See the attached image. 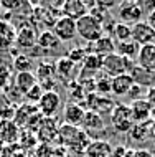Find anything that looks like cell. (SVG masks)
I'll list each match as a JSON object with an SVG mask.
<instances>
[{
	"label": "cell",
	"instance_id": "18",
	"mask_svg": "<svg viewBox=\"0 0 155 157\" xmlns=\"http://www.w3.org/2000/svg\"><path fill=\"white\" fill-rule=\"evenodd\" d=\"M76 66L78 65H74L68 56H61L54 63V71H56V76L61 79H73L76 75Z\"/></svg>",
	"mask_w": 155,
	"mask_h": 157
},
{
	"label": "cell",
	"instance_id": "22",
	"mask_svg": "<svg viewBox=\"0 0 155 157\" xmlns=\"http://www.w3.org/2000/svg\"><path fill=\"white\" fill-rule=\"evenodd\" d=\"M61 41L58 40L56 36H54V33L53 32H41L38 38H36V46L41 50H45V52H53V50H56L58 46H60Z\"/></svg>",
	"mask_w": 155,
	"mask_h": 157
},
{
	"label": "cell",
	"instance_id": "28",
	"mask_svg": "<svg viewBox=\"0 0 155 157\" xmlns=\"http://www.w3.org/2000/svg\"><path fill=\"white\" fill-rule=\"evenodd\" d=\"M81 66H83V73H84V71L91 73V71L102 70V58L98 56V55H94V53H87L84 61L81 63Z\"/></svg>",
	"mask_w": 155,
	"mask_h": 157
},
{
	"label": "cell",
	"instance_id": "10",
	"mask_svg": "<svg viewBox=\"0 0 155 157\" xmlns=\"http://www.w3.org/2000/svg\"><path fill=\"white\" fill-rule=\"evenodd\" d=\"M20 132H22L20 127L13 121H8V119L0 121V144L3 147L12 146V144H18Z\"/></svg>",
	"mask_w": 155,
	"mask_h": 157
},
{
	"label": "cell",
	"instance_id": "9",
	"mask_svg": "<svg viewBox=\"0 0 155 157\" xmlns=\"http://www.w3.org/2000/svg\"><path fill=\"white\" fill-rule=\"evenodd\" d=\"M142 8L139 7V3L137 2H125L120 5L119 8V18L120 22L125 23V25H135L142 22Z\"/></svg>",
	"mask_w": 155,
	"mask_h": 157
},
{
	"label": "cell",
	"instance_id": "39",
	"mask_svg": "<svg viewBox=\"0 0 155 157\" xmlns=\"http://www.w3.org/2000/svg\"><path fill=\"white\" fill-rule=\"evenodd\" d=\"M2 149H3V146H2V144H0V154H2Z\"/></svg>",
	"mask_w": 155,
	"mask_h": 157
},
{
	"label": "cell",
	"instance_id": "15",
	"mask_svg": "<svg viewBox=\"0 0 155 157\" xmlns=\"http://www.w3.org/2000/svg\"><path fill=\"white\" fill-rule=\"evenodd\" d=\"M61 13L63 17H68V18L76 22L87 13V5L81 0H68V2L61 3Z\"/></svg>",
	"mask_w": 155,
	"mask_h": 157
},
{
	"label": "cell",
	"instance_id": "17",
	"mask_svg": "<svg viewBox=\"0 0 155 157\" xmlns=\"http://www.w3.org/2000/svg\"><path fill=\"white\" fill-rule=\"evenodd\" d=\"M36 38L38 35H36L35 28L28 27V25L15 32V43L20 48H33L36 45Z\"/></svg>",
	"mask_w": 155,
	"mask_h": 157
},
{
	"label": "cell",
	"instance_id": "6",
	"mask_svg": "<svg viewBox=\"0 0 155 157\" xmlns=\"http://www.w3.org/2000/svg\"><path fill=\"white\" fill-rule=\"evenodd\" d=\"M84 101L87 103V111H93V113H98V114H106V113H111L114 109V101L109 99L107 96H99L96 93H91L84 98Z\"/></svg>",
	"mask_w": 155,
	"mask_h": 157
},
{
	"label": "cell",
	"instance_id": "41",
	"mask_svg": "<svg viewBox=\"0 0 155 157\" xmlns=\"http://www.w3.org/2000/svg\"><path fill=\"white\" fill-rule=\"evenodd\" d=\"M0 121H2V119H0Z\"/></svg>",
	"mask_w": 155,
	"mask_h": 157
},
{
	"label": "cell",
	"instance_id": "4",
	"mask_svg": "<svg viewBox=\"0 0 155 157\" xmlns=\"http://www.w3.org/2000/svg\"><path fill=\"white\" fill-rule=\"evenodd\" d=\"M36 108L43 117H54V114L61 108V96L56 91H45Z\"/></svg>",
	"mask_w": 155,
	"mask_h": 157
},
{
	"label": "cell",
	"instance_id": "31",
	"mask_svg": "<svg viewBox=\"0 0 155 157\" xmlns=\"http://www.w3.org/2000/svg\"><path fill=\"white\" fill-rule=\"evenodd\" d=\"M0 157H27V154H25V151L18 146V144H12V146L3 147Z\"/></svg>",
	"mask_w": 155,
	"mask_h": 157
},
{
	"label": "cell",
	"instance_id": "34",
	"mask_svg": "<svg viewBox=\"0 0 155 157\" xmlns=\"http://www.w3.org/2000/svg\"><path fill=\"white\" fill-rule=\"evenodd\" d=\"M125 157H155V155L147 149H127Z\"/></svg>",
	"mask_w": 155,
	"mask_h": 157
},
{
	"label": "cell",
	"instance_id": "35",
	"mask_svg": "<svg viewBox=\"0 0 155 157\" xmlns=\"http://www.w3.org/2000/svg\"><path fill=\"white\" fill-rule=\"evenodd\" d=\"M145 101L149 103V106L152 108V113H153V117H155V86H149L147 93H145Z\"/></svg>",
	"mask_w": 155,
	"mask_h": 157
},
{
	"label": "cell",
	"instance_id": "23",
	"mask_svg": "<svg viewBox=\"0 0 155 157\" xmlns=\"http://www.w3.org/2000/svg\"><path fill=\"white\" fill-rule=\"evenodd\" d=\"M139 52H140V46L137 45L134 40H127V41L116 43V53L120 55V56H124V58H127V60H134V58H137Z\"/></svg>",
	"mask_w": 155,
	"mask_h": 157
},
{
	"label": "cell",
	"instance_id": "30",
	"mask_svg": "<svg viewBox=\"0 0 155 157\" xmlns=\"http://www.w3.org/2000/svg\"><path fill=\"white\" fill-rule=\"evenodd\" d=\"M43 93H45V91H43V88H41L40 84L36 83L35 86H33L30 91L25 93L23 96H25V99H27V103H28V104H35V106H36V104H38V101L41 99V96H43Z\"/></svg>",
	"mask_w": 155,
	"mask_h": 157
},
{
	"label": "cell",
	"instance_id": "3",
	"mask_svg": "<svg viewBox=\"0 0 155 157\" xmlns=\"http://www.w3.org/2000/svg\"><path fill=\"white\" fill-rule=\"evenodd\" d=\"M132 60L120 56L117 53H112L109 56L102 58V70L107 78H116L119 75H125L127 70H132Z\"/></svg>",
	"mask_w": 155,
	"mask_h": 157
},
{
	"label": "cell",
	"instance_id": "13",
	"mask_svg": "<svg viewBox=\"0 0 155 157\" xmlns=\"http://www.w3.org/2000/svg\"><path fill=\"white\" fill-rule=\"evenodd\" d=\"M139 68L155 76V43L140 46V52L137 55Z\"/></svg>",
	"mask_w": 155,
	"mask_h": 157
},
{
	"label": "cell",
	"instance_id": "40",
	"mask_svg": "<svg viewBox=\"0 0 155 157\" xmlns=\"http://www.w3.org/2000/svg\"><path fill=\"white\" fill-rule=\"evenodd\" d=\"M0 13H2V5H0Z\"/></svg>",
	"mask_w": 155,
	"mask_h": 157
},
{
	"label": "cell",
	"instance_id": "20",
	"mask_svg": "<svg viewBox=\"0 0 155 157\" xmlns=\"http://www.w3.org/2000/svg\"><path fill=\"white\" fill-rule=\"evenodd\" d=\"M129 137L135 144L145 142L150 137V121L149 122H134L132 129L129 131Z\"/></svg>",
	"mask_w": 155,
	"mask_h": 157
},
{
	"label": "cell",
	"instance_id": "7",
	"mask_svg": "<svg viewBox=\"0 0 155 157\" xmlns=\"http://www.w3.org/2000/svg\"><path fill=\"white\" fill-rule=\"evenodd\" d=\"M132 40L139 46L152 45L155 40V28H152L147 22H139L132 25Z\"/></svg>",
	"mask_w": 155,
	"mask_h": 157
},
{
	"label": "cell",
	"instance_id": "16",
	"mask_svg": "<svg viewBox=\"0 0 155 157\" xmlns=\"http://www.w3.org/2000/svg\"><path fill=\"white\" fill-rule=\"evenodd\" d=\"M134 84L135 81L129 73L119 75L116 78H111V93H114L116 96H127V93L131 91Z\"/></svg>",
	"mask_w": 155,
	"mask_h": 157
},
{
	"label": "cell",
	"instance_id": "24",
	"mask_svg": "<svg viewBox=\"0 0 155 157\" xmlns=\"http://www.w3.org/2000/svg\"><path fill=\"white\" fill-rule=\"evenodd\" d=\"M83 126H84V129H86L84 131L86 134H91V132H94V131H101V129H104L102 116L98 113H93V111H86Z\"/></svg>",
	"mask_w": 155,
	"mask_h": 157
},
{
	"label": "cell",
	"instance_id": "37",
	"mask_svg": "<svg viewBox=\"0 0 155 157\" xmlns=\"http://www.w3.org/2000/svg\"><path fill=\"white\" fill-rule=\"evenodd\" d=\"M147 23H149V25H150V27H152V28H155V10H153V12H150V13H149Z\"/></svg>",
	"mask_w": 155,
	"mask_h": 157
},
{
	"label": "cell",
	"instance_id": "33",
	"mask_svg": "<svg viewBox=\"0 0 155 157\" xmlns=\"http://www.w3.org/2000/svg\"><path fill=\"white\" fill-rule=\"evenodd\" d=\"M111 93V78H102V79H96V94L99 96H106Z\"/></svg>",
	"mask_w": 155,
	"mask_h": 157
},
{
	"label": "cell",
	"instance_id": "26",
	"mask_svg": "<svg viewBox=\"0 0 155 157\" xmlns=\"http://www.w3.org/2000/svg\"><path fill=\"white\" fill-rule=\"evenodd\" d=\"M112 40H117V43L120 41H127V40H132V27L131 25H125L122 22L116 23L114 28H112Z\"/></svg>",
	"mask_w": 155,
	"mask_h": 157
},
{
	"label": "cell",
	"instance_id": "2",
	"mask_svg": "<svg viewBox=\"0 0 155 157\" xmlns=\"http://www.w3.org/2000/svg\"><path fill=\"white\" fill-rule=\"evenodd\" d=\"M111 124L114 127V131H117L120 134H127L132 129L134 119H132L129 104L119 103L114 106V109L111 111Z\"/></svg>",
	"mask_w": 155,
	"mask_h": 157
},
{
	"label": "cell",
	"instance_id": "1",
	"mask_svg": "<svg viewBox=\"0 0 155 157\" xmlns=\"http://www.w3.org/2000/svg\"><path fill=\"white\" fill-rule=\"evenodd\" d=\"M76 33L87 43H94L101 36H104V25L93 15L86 13L84 17L76 20Z\"/></svg>",
	"mask_w": 155,
	"mask_h": 157
},
{
	"label": "cell",
	"instance_id": "25",
	"mask_svg": "<svg viewBox=\"0 0 155 157\" xmlns=\"http://www.w3.org/2000/svg\"><path fill=\"white\" fill-rule=\"evenodd\" d=\"M15 41V30L10 23L0 18V50H7Z\"/></svg>",
	"mask_w": 155,
	"mask_h": 157
},
{
	"label": "cell",
	"instance_id": "14",
	"mask_svg": "<svg viewBox=\"0 0 155 157\" xmlns=\"http://www.w3.org/2000/svg\"><path fill=\"white\" fill-rule=\"evenodd\" d=\"M86 52L87 53H94V55H98V56H101V58H106V56H109V55L116 53V43H114V40H112L111 36L104 35V36L99 38L98 41L89 43V48H87Z\"/></svg>",
	"mask_w": 155,
	"mask_h": 157
},
{
	"label": "cell",
	"instance_id": "36",
	"mask_svg": "<svg viewBox=\"0 0 155 157\" xmlns=\"http://www.w3.org/2000/svg\"><path fill=\"white\" fill-rule=\"evenodd\" d=\"M127 96H131L132 101L140 99V84H134V86L131 88V91L127 93ZM132 101H131V103H132Z\"/></svg>",
	"mask_w": 155,
	"mask_h": 157
},
{
	"label": "cell",
	"instance_id": "32",
	"mask_svg": "<svg viewBox=\"0 0 155 157\" xmlns=\"http://www.w3.org/2000/svg\"><path fill=\"white\" fill-rule=\"evenodd\" d=\"M86 55H87L86 48H81V46H78V48H73V50H71V52L66 55V56H68L69 60L74 63V65H81V63L84 61Z\"/></svg>",
	"mask_w": 155,
	"mask_h": 157
},
{
	"label": "cell",
	"instance_id": "11",
	"mask_svg": "<svg viewBox=\"0 0 155 157\" xmlns=\"http://www.w3.org/2000/svg\"><path fill=\"white\" fill-rule=\"evenodd\" d=\"M58 126L54 122V117H41L38 127H36V139H40L41 144L51 142L54 137L58 136Z\"/></svg>",
	"mask_w": 155,
	"mask_h": 157
},
{
	"label": "cell",
	"instance_id": "21",
	"mask_svg": "<svg viewBox=\"0 0 155 157\" xmlns=\"http://www.w3.org/2000/svg\"><path fill=\"white\" fill-rule=\"evenodd\" d=\"M38 83L36 81V76L33 73H17L15 79H13V86L17 88V91L25 94L27 91H30L35 84Z\"/></svg>",
	"mask_w": 155,
	"mask_h": 157
},
{
	"label": "cell",
	"instance_id": "29",
	"mask_svg": "<svg viewBox=\"0 0 155 157\" xmlns=\"http://www.w3.org/2000/svg\"><path fill=\"white\" fill-rule=\"evenodd\" d=\"M36 144V134L35 131H30V129H22L20 132V139H18V146L22 149H30Z\"/></svg>",
	"mask_w": 155,
	"mask_h": 157
},
{
	"label": "cell",
	"instance_id": "27",
	"mask_svg": "<svg viewBox=\"0 0 155 157\" xmlns=\"http://www.w3.org/2000/svg\"><path fill=\"white\" fill-rule=\"evenodd\" d=\"M33 66L35 65H33L31 56H28V55H25V53L17 55L15 60H13V68L17 70V73H31Z\"/></svg>",
	"mask_w": 155,
	"mask_h": 157
},
{
	"label": "cell",
	"instance_id": "38",
	"mask_svg": "<svg viewBox=\"0 0 155 157\" xmlns=\"http://www.w3.org/2000/svg\"><path fill=\"white\" fill-rule=\"evenodd\" d=\"M150 137L155 141V117L150 121Z\"/></svg>",
	"mask_w": 155,
	"mask_h": 157
},
{
	"label": "cell",
	"instance_id": "8",
	"mask_svg": "<svg viewBox=\"0 0 155 157\" xmlns=\"http://www.w3.org/2000/svg\"><path fill=\"white\" fill-rule=\"evenodd\" d=\"M84 116H86L84 108H83L81 104L74 103V101H69V103H66L65 109H63V117H65V124H68V126H74V127L83 126Z\"/></svg>",
	"mask_w": 155,
	"mask_h": 157
},
{
	"label": "cell",
	"instance_id": "19",
	"mask_svg": "<svg viewBox=\"0 0 155 157\" xmlns=\"http://www.w3.org/2000/svg\"><path fill=\"white\" fill-rule=\"evenodd\" d=\"M84 152L86 157H112V146L106 141H94Z\"/></svg>",
	"mask_w": 155,
	"mask_h": 157
},
{
	"label": "cell",
	"instance_id": "5",
	"mask_svg": "<svg viewBox=\"0 0 155 157\" xmlns=\"http://www.w3.org/2000/svg\"><path fill=\"white\" fill-rule=\"evenodd\" d=\"M53 33L60 41H71L76 33V22L68 18V17H58L53 23Z\"/></svg>",
	"mask_w": 155,
	"mask_h": 157
},
{
	"label": "cell",
	"instance_id": "12",
	"mask_svg": "<svg viewBox=\"0 0 155 157\" xmlns=\"http://www.w3.org/2000/svg\"><path fill=\"white\" fill-rule=\"evenodd\" d=\"M131 108V114H132V119L134 122H149L153 119V113H152V108L149 106V103L140 98L137 101H132L129 104Z\"/></svg>",
	"mask_w": 155,
	"mask_h": 157
}]
</instances>
